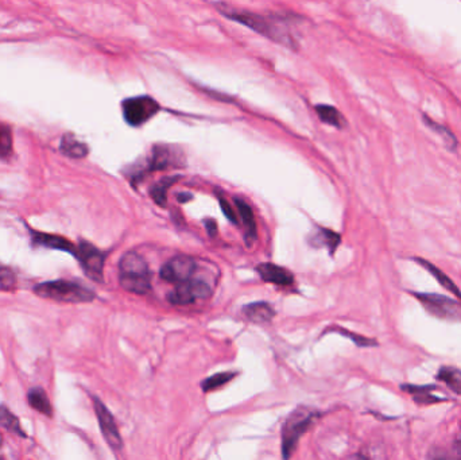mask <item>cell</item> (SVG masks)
<instances>
[{
	"mask_svg": "<svg viewBox=\"0 0 461 460\" xmlns=\"http://www.w3.org/2000/svg\"><path fill=\"white\" fill-rule=\"evenodd\" d=\"M0 444H1V436H0Z\"/></svg>",
	"mask_w": 461,
	"mask_h": 460,
	"instance_id": "obj_34",
	"label": "cell"
},
{
	"mask_svg": "<svg viewBox=\"0 0 461 460\" xmlns=\"http://www.w3.org/2000/svg\"><path fill=\"white\" fill-rule=\"evenodd\" d=\"M416 261L420 263V264H422V267H425L429 273L437 280V282L441 284L447 291L452 292L455 296L461 298V292L459 291L458 285H456L453 281H451V280L448 278V275H447L444 271H441V270L437 269L433 263L428 262V261H424V260H416Z\"/></svg>",
	"mask_w": 461,
	"mask_h": 460,
	"instance_id": "obj_19",
	"label": "cell"
},
{
	"mask_svg": "<svg viewBox=\"0 0 461 460\" xmlns=\"http://www.w3.org/2000/svg\"><path fill=\"white\" fill-rule=\"evenodd\" d=\"M243 315L253 323H268L275 316V311L267 302H251L243 306Z\"/></svg>",
	"mask_w": 461,
	"mask_h": 460,
	"instance_id": "obj_15",
	"label": "cell"
},
{
	"mask_svg": "<svg viewBox=\"0 0 461 460\" xmlns=\"http://www.w3.org/2000/svg\"><path fill=\"white\" fill-rule=\"evenodd\" d=\"M340 242H341L340 235L337 232H333V231L327 230V229H320L319 235H316V243L324 244L330 250L332 255L334 254Z\"/></svg>",
	"mask_w": 461,
	"mask_h": 460,
	"instance_id": "obj_24",
	"label": "cell"
},
{
	"mask_svg": "<svg viewBox=\"0 0 461 460\" xmlns=\"http://www.w3.org/2000/svg\"><path fill=\"white\" fill-rule=\"evenodd\" d=\"M319 413L306 406H299L288 417L282 428V457L290 458L296 451L302 435L314 423Z\"/></svg>",
	"mask_w": 461,
	"mask_h": 460,
	"instance_id": "obj_4",
	"label": "cell"
},
{
	"mask_svg": "<svg viewBox=\"0 0 461 460\" xmlns=\"http://www.w3.org/2000/svg\"><path fill=\"white\" fill-rule=\"evenodd\" d=\"M76 258L83 266L84 273L91 280H94L96 282H103L105 254L101 250L95 247L94 244H91L89 242H81L77 246Z\"/></svg>",
	"mask_w": 461,
	"mask_h": 460,
	"instance_id": "obj_7",
	"label": "cell"
},
{
	"mask_svg": "<svg viewBox=\"0 0 461 460\" xmlns=\"http://www.w3.org/2000/svg\"><path fill=\"white\" fill-rule=\"evenodd\" d=\"M120 286L135 295H144L150 291V274L144 260L133 253H126L119 262Z\"/></svg>",
	"mask_w": 461,
	"mask_h": 460,
	"instance_id": "obj_2",
	"label": "cell"
},
{
	"mask_svg": "<svg viewBox=\"0 0 461 460\" xmlns=\"http://www.w3.org/2000/svg\"><path fill=\"white\" fill-rule=\"evenodd\" d=\"M182 151L170 145H156L153 147V154L149 161L150 170H165L167 167L182 164Z\"/></svg>",
	"mask_w": 461,
	"mask_h": 460,
	"instance_id": "obj_11",
	"label": "cell"
},
{
	"mask_svg": "<svg viewBox=\"0 0 461 460\" xmlns=\"http://www.w3.org/2000/svg\"><path fill=\"white\" fill-rule=\"evenodd\" d=\"M414 296L433 316L447 320H461V305L458 301L436 293H414Z\"/></svg>",
	"mask_w": 461,
	"mask_h": 460,
	"instance_id": "obj_6",
	"label": "cell"
},
{
	"mask_svg": "<svg viewBox=\"0 0 461 460\" xmlns=\"http://www.w3.org/2000/svg\"><path fill=\"white\" fill-rule=\"evenodd\" d=\"M337 332H340L341 335L350 337L354 343H356V344L361 346V347H368V346H375V344H376L375 340H369V339H367V337H363L361 335H354L352 332H348V331H345V329L339 328L337 329Z\"/></svg>",
	"mask_w": 461,
	"mask_h": 460,
	"instance_id": "obj_28",
	"label": "cell"
},
{
	"mask_svg": "<svg viewBox=\"0 0 461 460\" xmlns=\"http://www.w3.org/2000/svg\"><path fill=\"white\" fill-rule=\"evenodd\" d=\"M217 8L227 18L251 29L255 33L264 35L277 43H281L283 46H292V48L296 46V38L289 28V23L285 21V18L259 15L255 12L237 10V8L224 6V4H220Z\"/></svg>",
	"mask_w": 461,
	"mask_h": 460,
	"instance_id": "obj_1",
	"label": "cell"
},
{
	"mask_svg": "<svg viewBox=\"0 0 461 460\" xmlns=\"http://www.w3.org/2000/svg\"><path fill=\"white\" fill-rule=\"evenodd\" d=\"M257 271L264 281L278 286H289L294 282V277L288 269L274 263H261L258 264Z\"/></svg>",
	"mask_w": 461,
	"mask_h": 460,
	"instance_id": "obj_12",
	"label": "cell"
},
{
	"mask_svg": "<svg viewBox=\"0 0 461 460\" xmlns=\"http://www.w3.org/2000/svg\"><path fill=\"white\" fill-rule=\"evenodd\" d=\"M211 295V286L201 280H188L178 282L169 293L167 300L174 305H188L197 298H206Z\"/></svg>",
	"mask_w": 461,
	"mask_h": 460,
	"instance_id": "obj_8",
	"label": "cell"
},
{
	"mask_svg": "<svg viewBox=\"0 0 461 460\" xmlns=\"http://www.w3.org/2000/svg\"><path fill=\"white\" fill-rule=\"evenodd\" d=\"M197 269L196 261L189 255H175L162 266L161 278L171 284L184 282L192 278Z\"/></svg>",
	"mask_w": 461,
	"mask_h": 460,
	"instance_id": "obj_9",
	"label": "cell"
},
{
	"mask_svg": "<svg viewBox=\"0 0 461 460\" xmlns=\"http://www.w3.org/2000/svg\"><path fill=\"white\" fill-rule=\"evenodd\" d=\"M28 399H29L30 406L33 409H35L36 412H39V413H42V415H45L47 417L53 416V408H52L50 399H49V397H47L46 392L43 389L33 388L29 392Z\"/></svg>",
	"mask_w": 461,
	"mask_h": 460,
	"instance_id": "obj_18",
	"label": "cell"
},
{
	"mask_svg": "<svg viewBox=\"0 0 461 460\" xmlns=\"http://www.w3.org/2000/svg\"><path fill=\"white\" fill-rule=\"evenodd\" d=\"M32 238H33L34 244L47 247V249H52V250L66 251V253L72 254L73 257H76V254H77V247L64 236L50 235V233H45V232H34L33 231Z\"/></svg>",
	"mask_w": 461,
	"mask_h": 460,
	"instance_id": "obj_13",
	"label": "cell"
},
{
	"mask_svg": "<svg viewBox=\"0 0 461 460\" xmlns=\"http://www.w3.org/2000/svg\"><path fill=\"white\" fill-rule=\"evenodd\" d=\"M94 406H95V412L99 420L100 430L105 441L114 451L116 452L120 451L123 448V441H122V437H120V433H119V429L115 423L114 416L107 409V406L96 397H94Z\"/></svg>",
	"mask_w": 461,
	"mask_h": 460,
	"instance_id": "obj_10",
	"label": "cell"
},
{
	"mask_svg": "<svg viewBox=\"0 0 461 460\" xmlns=\"http://www.w3.org/2000/svg\"><path fill=\"white\" fill-rule=\"evenodd\" d=\"M191 198H192V195H189V194H180V195H178L180 202H186V201L191 200Z\"/></svg>",
	"mask_w": 461,
	"mask_h": 460,
	"instance_id": "obj_32",
	"label": "cell"
},
{
	"mask_svg": "<svg viewBox=\"0 0 461 460\" xmlns=\"http://www.w3.org/2000/svg\"><path fill=\"white\" fill-rule=\"evenodd\" d=\"M437 378L442 381L451 390L461 395V370L449 366L441 367Z\"/></svg>",
	"mask_w": 461,
	"mask_h": 460,
	"instance_id": "obj_20",
	"label": "cell"
},
{
	"mask_svg": "<svg viewBox=\"0 0 461 460\" xmlns=\"http://www.w3.org/2000/svg\"><path fill=\"white\" fill-rule=\"evenodd\" d=\"M0 426L19 436H23L26 437V433L23 432V429L21 427L18 419L4 406H0Z\"/></svg>",
	"mask_w": 461,
	"mask_h": 460,
	"instance_id": "obj_23",
	"label": "cell"
},
{
	"mask_svg": "<svg viewBox=\"0 0 461 460\" xmlns=\"http://www.w3.org/2000/svg\"><path fill=\"white\" fill-rule=\"evenodd\" d=\"M425 122H427V125H428L429 127H431L434 132H438V134L442 136L444 142H445V143L449 146V149H455V147H456V145H458V140H456L455 135H453L452 132H449L448 129H445L444 126H440V125L434 123L431 119H429V118H427V116H425Z\"/></svg>",
	"mask_w": 461,
	"mask_h": 460,
	"instance_id": "obj_26",
	"label": "cell"
},
{
	"mask_svg": "<svg viewBox=\"0 0 461 460\" xmlns=\"http://www.w3.org/2000/svg\"><path fill=\"white\" fill-rule=\"evenodd\" d=\"M217 198H219L220 208L223 209V212H224L226 218H227L230 222H232L233 224H237V216H236V213L233 212V209H232V207H231L230 202L226 200L224 196H220V195H219Z\"/></svg>",
	"mask_w": 461,
	"mask_h": 460,
	"instance_id": "obj_29",
	"label": "cell"
},
{
	"mask_svg": "<svg viewBox=\"0 0 461 460\" xmlns=\"http://www.w3.org/2000/svg\"><path fill=\"white\" fill-rule=\"evenodd\" d=\"M235 204L237 207V212H239V215L242 218V222H243V226L246 229V236H244L246 243H247V246H251L257 239V224H255L253 209L242 198H235Z\"/></svg>",
	"mask_w": 461,
	"mask_h": 460,
	"instance_id": "obj_14",
	"label": "cell"
},
{
	"mask_svg": "<svg viewBox=\"0 0 461 460\" xmlns=\"http://www.w3.org/2000/svg\"><path fill=\"white\" fill-rule=\"evenodd\" d=\"M17 284L15 273L6 264L0 263V286L3 289H12Z\"/></svg>",
	"mask_w": 461,
	"mask_h": 460,
	"instance_id": "obj_27",
	"label": "cell"
},
{
	"mask_svg": "<svg viewBox=\"0 0 461 460\" xmlns=\"http://www.w3.org/2000/svg\"><path fill=\"white\" fill-rule=\"evenodd\" d=\"M177 181H178L177 177H166V178H162L161 181H158L157 184H154L150 188V196L154 200V202L158 204L160 207H165L166 200H167V191Z\"/></svg>",
	"mask_w": 461,
	"mask_h": 460,
	"instance_id": "obj_21",
	"label": "cell"
},
{
	"mask_svg": "<svg viewBox=\"0 0 461 460\" xmlns=\"http://www.w3.org/2000/svg\"><path fill=\"white\" fill-rule=\"evenodd\" d=\"M316 114L319 115V118L330 125L332 127L336 129H343L345 126V119L343 116V114L334 108L333 105H328V104H319L316 105Z\"/></svg>",
	"mask_w": 461,
	"mask_h": 460,
	"instance_id": "obj_17",
	"label": "cell"
},
{
	"mask_svg": "<svg viewBox=\"0 0 461 460\" xmlns=\"http://www.w3.org/2000/svg\"><path fill=\"white\" fill-rule=\"evenodd\" d=\"M236 375V373H217L209 378H206L205 381H202L201 384V388L204 392H211V390H215L223 385H226L227 382H230L231 379Z\"/></svg>",
	"mask_w": 461,
	"mask_h": 460,
	"instance_id": "obj_25",
	"label": "cell"
},
{
	"mask_svg": "<svg viewBox=\"0 0 461 460\" xmlns=\"http://www.w3.org/2000/svg\"><path fill=\"white\" fill-rule=\"evenodd\" d=\"M35 295L61 302H91L95 300V293L73 281L56 280L38 284L34 288Z\"/></svg>",
	"mask_w": 461,
	"mask_h": 460,
	"instance_id": "obj_3",
	"label": "cell"
},
{
	"mask_svg": "<svg viewBox=\"0 0 461 460\" xmlns=\"http://www.w3.org/2000/svg\"><path fill=\"white\" fill-rule=\"evenodd\" d=\"M459 451H460V454H461V443H460V447H459Z\"/></svg>",
	"mask_w": 461,
	"mask_h": 460,
	"instance_id": "obj_33",
	"label": "cell"
},
{
	"mask_svg": "<svg viewBox=\"0 0 461 460\" xmlns=\"http://www.w3.org/2000/svg\"><path fill=\"white\" fill-rule=\"evenodd\" d=\"M8 146H10L8 132L0 126V151L8 150Z\"/></svg>",
	"mask_w": 461,
	"mask_h": 460,
	"instance_id": "obj_30",
	"label": "cell"
},
{
	"mask_svg": "<svg viewBox=\"0 0 461 460\" xmlns=\"http://www.w3.org/2000/svg\"><path fill=\"white\" fill-rule=\"evenodd\" d=\"M402 389L413 395V398L417 404L424 405V404H433V402L441 401L440 397L431 395V390L434 389L433 386H411V385H409V386H402Z\"/></svg>",
	"mask_w": 461,
	"mask_h": 460,
	"instance_id": "obj_22",
	"label": "cell"
},
{
	"mask_svg": "<svg viewBox=\"0 0 461 460\" xmlns=\"http://www.w3.org/2000/svg\"><path fill=\"white\" fill-rule=\"evenodd\" d=\"M205 229L208 231V235L211 236H216L217 233V224L215 220H205Z\"/></svg>",
	"mask_w": 461,
	"mask_h": 460,
	"instance_id": "obj_31",
	"label": "cell"
},
{
	"mask_svg": "<svg viewBox=\"0 0 461 460\" xmlns=\"http://www.w3.org/2000/svg\"><path fill=\"white\" fill-rule=\"evenodd\" d=\"M60 149L65 156L70 158H84L88 156V151H89L87 143L78 140L73 134H66L63 136Z\"/></svg>",
	"mask_w": 461,
	"mask_h": 460,
	"instance_id": "obj_16",
	"label": "cell"
},
{
	"mask_svg": "<svg viewBox=\"0 0 461 460\" xmlns=\"http://www.w3.org/2000/svg\"><path fill=\"white\" fill-rule=\"evenodd\" d=\"M161 109L160 103L151 96H135L129 98L122 103L123 118L127 125L132 127H139L147 123L151 118H154Z\"/></svg>",
	"mask_w": 461,
	"mask_h": 460,
	"instance_id": "obj_5",
	"label": "cell"
}]
</instances>
